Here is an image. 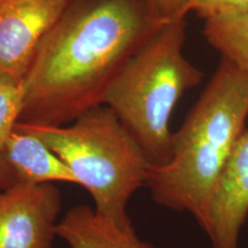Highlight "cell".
<instances>
[{
    "instance_id": "cell-7",
    "label": "cell",
    "mask_w": 248,
    "mask_h": 248,
    "mask_svg": "<svg viewBox=\"0 0 248 248\" xmlns=\"http://www.w3.org/2000/svg\"><path fill=\"white\" fill-rule=\"evenodd\" d=\"M248 217V129L226 161L214 188L204 233L213 248H239Z\"/></svg>"
},
{
    "instance_id": "cell-3",
    "label": "cell",
    "mask_w": 248,
    "mask_h": 248,
    "mask_svg": "<svg viewBox=\"0 0 248 248\" xmlns=\"http://www.w3.org/2000/svg\"><path fill=\"white\" fill-rule=\"evenodd\" d=\"M185 29L184 18L160 27L125 62L105 93L104 105L131 132L151 166H163L171 159V114L186 90L203 77L183 52Z\"/></svg>"
},
{
    "instance_id": "cell-2",
    "label": "cell",
    "mask_w": 248,
    "mask_h": 248,
    "mask_svg": "<svg viewBox=\"0 0 248 248\" xmlns=\"http://www.w3.org/2000/svg\"><path fill=\"white\" fill-rule=\"evenodd\" d=\"M248 71L222 58L210 82L172 133V155L150 166L146 187L163 208L193 216L206 232L212 195L226 161L246 130Z\"/></svg>"
},
{
    "instance_id": "cell-13",
    "label": "cell",
    "mask_w": 248,
    "mask_h": 248,
    "mask_svg": "<svg viewBox=\"0 0 248 248\" xmlns=\"http://www.w3.org/2000/svg\"><path fill=\"white\" fill-rule=\"evenodd\" d=\"M148 13L159 26L184 18L188 13V0H142Z\"/></svg>"
},
{
    "instance_id": "cell-5",
    "label": "cell",
    "mask_w": 248,
    "mask_h": 248,
    "mask_svg": "<svg viewBox=\"0 0 248 248\" xmlns=\"http://www.w3.org/2000/svg\"><path fill=\"white\" fill-rule=\"evenodd\" d=\"M61 209V192L51 183L1 188L0 248H52Z\"/></svg>"
},
{
    "instance_id": "cell-8",
    "label": "cell",
    "mask_w": 248,
    "mask_h": 248,
    "mask_svg": "<svg viewBox=\"0 0 248 248\" xmlns=\"http://www.w3.org/2000/svg\"><path fill=\"white\" fill-rule=\"evenodd\" d=\"M57 234L70 248H155L139 237L132 222L119 224L86 204L64 214Z\"/></svg>"
},
{
    "instance_id": "cell-4",
    "label": "cell",
    "mask_w": 248,
    "mask_h": 248,
    "mask_svg": "<svg viewBox=\"0 0 248 248\" xmlns=\"http://www.w3.org/2000/svg\"><path fill=\"white\" fill-rule=\"evenodd\" d=\"M15 128L38 137L64 161L98 213L122 225L131 222L128 203L146 187L151 163L109 107H93L67 126L18 122Z\"/></svg>"
},
{
    "instance_id": "cell-9",
    "label": "cell",
    "mask_w": 248,
    "mask_h": 248,
    "mask_svg": "<svg viewBox=\"0 0 248 248\" xmlns=\"http://www.w3.org/2000/svg\"><path fill=\"white\" fill-rule=\"evenodd\" d=\"M16 183L78 185L69 167L44 141L31 133L15 128L2 152Z\"/></svg>"
},
{
    "instance_id": "cell-6",
    "label": "cell",
    "mask_w": 248,
    "mask_h": 248,
    "mask_svg": "<svg viewBox=\"0 0 248 248\" xmlns=\"http://www.w3.org/2000/svg\"><path fill=\"white\" fill-rule=\"evenodd\" d=\"M73 0H0V79L22 82L37 48Z\"/></svg>"
},
{
    "instance_id": "cell-11",
    "label": "cell",
    "mask_w": 248,
    "mask_h": 248,
    "mask_svg": "<svg viewBox=\"0 0 248 248\" xmlns=\"http://www.w3.org/2000/svg\"><path fill=\"white\" fill-rule=\"evenodd\" d=\"M26 101L23 80L0 79V153L20 122Z\"/></svg>"
},
{
    "instance_id": "cell-14",
    "label": "cell",
    "mask_w": 248,
    "mask_h": 248,
    "mask_svg": "<svg viewBox=\"0 0 248 248\" xmlns=\"http://www.w3.org/2000/svg\"><path fill=\"white\" fill-rule=\"evenodd\" d=\"M16 183L11 166L6 160L4 153H0V190Z\"/></svg>"
},
{
    "instance_id": "cell-10",
    "label": "cell",
    "mask_w": 248,
    "mask_h": 248,
    "mask_svg": "<svg viewBox=\"0 0 248 248\" xmlns=\"http://www.w3.org/2000/svg\"><path fill=\"white\" fill-rule=\"evenodd\" d=\"M203 35L222 58L248 71V9L207 18Z\"/></svg>"
},
{
    "instance_id": "cell-1",
    "label": "cell",
    "mask_w": 248,
    "mask_h": 248,
    "mask_svg": "<svg viewBox=\"0 0 248 248\" xmlns=\"http://www.w3.org/2000/svg\"><path fill=\"white\" fill-rule=\"evenodd\" d=\"M160 27L137 0H91L68 8L24 77L20 122L61 126L104 105L119 71Z\"/></svg>"
},
{
    "instance_id": "cell-12",
    "label": "cell",
    "mask_w": 248,
    "mask_h": 248,
    "mask_svg": "<svg viewBox=\"0 0 248 248\" xmlns=\"http://www.w3.org/2000/svg\"><path fill=\"white\" fill-rule=\"evenodd\" d=\"M247 9L248 0H188V12H195L203 20Z\"/></svg>"
}]
</instances>
